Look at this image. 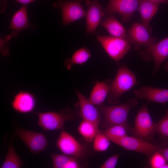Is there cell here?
<instances>
[{"label": "cell", "mask_w": 168, "mask_h": 168, "mask_svg": "<svg viewBox=\"0 0 168 168\" xmlns=\"http://www.w3.org/2000/svg\"><path fill=\"white\" fill-rule=\"evenodd\" d=\"M129 126L118 125L110 127L102 132L110 141L116 144L121 138L127 135V132L132 131Z\"/></svg>", "instance_id": "23"}, {"label": "cell", "mask_w": 168, "mask_h": 168, "mask_svg": "<svg viewBox=\"0 0 168 168\" xmlns=\"http://www.w3.org/2000/svg\"><path fill=\"white\" fill-rule=\"evenodd\" d=\"M158 5L150 0H139L138 9L140 13L142 23L150 28V20L156 14Z\"/></svg>", "instance_id": "20"}, {"label": "cell", "mask_w": 168, "mask_h": 168, "mask_svg": "<svg viewBox=\"0 0 168 168\" xmlns=\"http://www.w3.org/2000/svg\"><path fill=\"white\" fill-rule=\"evenodd\" d=\"M16 1L22 4L23 5H26L37 0H15Z\"/></svg>", "instance_id": "32"}, {"label": "cell", "mask_w": 168, "mask_h": 168, "mask_svg": "<svg viewBox=\"0 0 168 168\" xmlns=\"http://www.w3.org/2000/svg\"><path fill=\"white\" fill-rule=\"evenodd\" d=\"M116 144L126 150L140 153L149 157L162 148L142 139L127 135L120 139Z\"/></svg>", "instance_id": "10"}, {"label": "cell", "mask_w": 168, "mask_h": 168, "mask_svg": "<svg viewBox=\"0 0 168 168\" xmlns=\"http://www.w3.org/2000/svg\"><path fill=\"white\" fill-rule=\"evenodd\" d=\"M11 35H7L3 38H0V52L3 56H8L10 54L8 43L11 40Z\"/></svg>", "instance_id": "29"}, {"label": "cell", "mask_w": 168, "mask_h": 168, "mask_svg": "<svg viewBox=\"0 0 168 168\" xmlns=\"http://www.w3.org/2000/svg\"><path fill=\"white\" fill-rule=\"evenodd\" d=\"M109 80L97 82L94 85L88 99L93 105L100 106L107 97L111 83Z\"/></svg>", "instance_id": "18"}, {"label": "cell", "mask_w": 168, "mask_h": 168, "mask_svg": "<svg viewBox=\"0 0 168 168\" xmlns=\"http://www.w3.org/2000/svg\"><path fill=\"white\" fill-rule=\"evenodd\" d=\"M87 10L86 12V34L93 33L99 24L104 12L97 0L88 1Z\"/></svg>", "instance_id": "14"}, {"label": "cell", "mask_w": 168, "mask_h": 168, "mask_svg": "<svg viewBox=\"0 0 168 168\" xmlns=\"http://www.w3.org/2000/svg\"><path fill=\"white\" fill-rule=\"evenodd\" d=\"M16 135L24 143L30 152L37 154L44 151L48 145L44 134L20 128L15 131Z\"/></svg>", "instance_id": "8"}, {"label": "cell", "mask_w": 168, "mask_h": 168, "mask_svg": "<svg viewBox=\"0 0 168 168\" xmlns=\"http://www.w3.org/2000/svg\"><path fill=\"white\" fill-rule=\"evenodd\" d=\"M135 74L125 66H120L111 83L107 98L110 103L115 105L119 101L121 96L138 83Z\"/></svg>", "instance_id": "2"}, {"label": "cell", "mask_w": 168, "mask_h": 168, "mask_svg": "<svg viewBox=\"0 0 168 168\" xmlns=\"http://www.w3.org/2000/svg\"><path fill=\"white\" fill-rule=\"evenodd\" d=\"M53 7L59 8L62 13V26H65L85 16L86 11L82 5L74 1L58 0Z\"/></svg>", "instance_id": "9"}, {"label": "cell", "mask_w": 168, "mask_h": 168, "mask_svg": "<svg viewBox=\"0 0 168 168\" xmlns=\"http://www.w3.org/2000/svg\"><path fill=\"white\" fill-rule=\"evenodd\" d=\"M133 92L138 99H144L148 102L164 103L168 102V89L143 86Z\"/></svg>", "instance_id": "16"}, {"label": "cell", "mask_w": 168, "mask_h": 168, "mask_svg": "<svg viewBox=\"0 0 168 168\" xmlns=\"http://www.w3.org/2000/svg\"><path fill=\"white\" fill-rule=\"evenodd\" d=\"M166 160L159 151L155 152L150 157L149 164L152 168H161L166 163Z\"/></svg>", "instance_id": "27"}, {"label": "cell", "mask_w": 168, "mask_h": 168, "mask_svg": "<svg viewBox=\"0 0 168 168\" xmlns=\"http://www.w3.org/2000/svg\"><path fill=\"white\" fill-rule=\"evenodd\" d=\"M97 37L107 54L117 63L130 48L131 44L127 39L99 35Z\"/></svg>", "instance_id": "5"}, {"label": "cell", "mask_w": 168, "mask_h": 168, "mask_svg": "<svg viewBox=\"0 0 168 168\" xmlns=\"http://www.w3.org/2000/svg\"><path fill=\"white\" fill-rule=\"evenodd\" d=\"M150 29L142 23H135L127 32V39L137 50L141 47H148L156 43V39L152 37Z\"/></svg>", "instance_id": "7"}, {"label": "cell", "mask_w": 168, "mask_h": 168, "mask_svg": "<svg viewBox=\"0 0 168 168\" xmlns=\"http://www.w3.org/2000/svg\"><path fill=\"white\" fill-rule=\"evenodd\" d=\"M91 56L89 50L83 47L75 51L71 58L67 59L64 65L67 69H71L74 64L82 65L86 63Z\"/></svg>", "instance_id": "22"}, {"label": "cell", "mask_w": 168, "mask_h": 168, "mask_svg": "<svg viewBox=\"0 0 168 168\" xmlns=\"http://www.w3.org/2000/svg\"><path fill=\"white\" fill-rule=\"evenodd\" d=\"M141 54L144 60H149L150 57L153 59V73H156L162 63L168 57V37L146 48Z\"/></svg>", "instance_id": "11"}, {"label": "cell", "mask_w": 168, "mask_h": 168, "mask_svg": "<svg viewBox=\"0 0 168 168\" xmlns=\"http://www.w3.org/2000/svg\"><path fill=\"white\" fill-rule=\"evenodd\" d=\"M164 70L167 72H168V60L165 63L164 66Z\"/></svg>", "instance_id": "34"}, {"label": "cell", "mask_w": 168, "mask_h": 168, "mask_svg": "<svg viewBox=\"0 0 168 168\" xmlns=\"http://www.w3.org/2000/svg\"><path fill=\"white\" fill-rule=\"evenodd\" d=\"M36 100L32 94L26 91H21L14 96L12 106L15 111L21 113H30L35 109Z\"/></svg>", "instance_id": "17"}, {"label": "cell", "mask_w": 168, "mask_h": 168, "mask_svg": "<svg viewBox=\"0 0 168 168\" xmlns=\"http://www.w3.org/2000/svg\"><path fill=\"white\" fill-rule=\"evenodd\" d=\"M156 132L163 137H168V110L166 115L156 124Z\"/></svg>", "instance_id": "28"}, {"label": "cell", "mask_w": 168, "mask_h": 168, "mask_svg": "<svg viewBox=\"0 0 168 168\" xmlns=\"http://www.w3.org/2000/svg\"><path fill=\"white\" fill-rule=\"evenodd\" d=\"M137 100L132 98L125 103L116 105L107 106L102 105L97 107L103 116L101 127L105 129L115 125L128 126V115L130 110L136 106Z\"/></svg>", "instance_id": "1"}, {"label": "cell", "mask_w": 168, "mask_h": 168, "mask_svg": "<svg viewBox=\"0 0 168 168\" xmlns=\"http://www.w3.org/2000/svg\"><path fill=\"white\" fill-rule=\"evenodd\" d=\"M75 92L78 100L79 115L83 120L93 123L99 126L100 113L85 96L77 90Z\"/></svg>", "instance_id": "13"}, {"label": "cell", "mask_w": 168, "mask_h": 168, "mask_svg": "<svg viewBox=\"0 0 168 168\" xmlns=\"http://www.w3.org/2000/svg\"><path fill=\"white\" fill-rule=\"evenodd\" d=\"M139 0H110L104 12L109 15L117 13L120 15L124 21H127L138 9Z\"/></svg>", "instance_id": "12"}, {"label": "cell", "mask_w": 168, "mask_h": 168, "mask_svg": "<svg viewBox=\"0 0 168 168\" xmlns=\"http://www.w3.org/2000/svg\"><path fill=\"white\" fill-rule=\"evenodd\" d=\"M56 146L63 153L79 159L85 157L87 149L72 135L62 130L56 141Z\"/></svg>", "instance_id": "6"}, {"label": "cell", "mask_w": 168, "mask_h": 168, "mask_svg": "<svg viewBox=\"0 0 168 168\" xmlns=\"http://www.w3.org/2000/svg\"><path fill=\"white\" fill-rule=\"evenodd\" d=\"M161 168H168V163H166L162 166Z\"/></svg>", "instance_id": "35"}, {"label": "cell", "mask_w": 168, "mask_h": 168, "mask_svg": "<svg viewBox=\"0 0 168 168\" xmlns=\"http://www.w3.org/2000/svg\"><path fill=\"white\" fill-rule=\"evenodd\" d=\"M38 125L45 131L63 129L65 122L74 119L72 110L64 109L59 112L48 111L38 113Z\"/></svg>", "instance_id": "4"}, {"label": "cell", "mask_w": 168, "mask_h": 168, "mask_svg": "<svg viewBox=\"0 0 168 168\" xmlns=\"http://www.w3.org/2000/svg\"><path fill=\"white\" fill-rule=\"evenodd\" d=\"M35 28V25L29 23L26 6L23 5L12 16L9 30H11V36L16 37L23 30L29 29H34Z\"/></svg>", "instance_id": "15"}, {"label": "cell", "mask_w": 168, "mask_h": 168, "mask_svg": "<svg viewBox=\"0 0 168 168\" xmlns=\"http://www.w3.org/2000/svg\"><path fill=\"white\" fill-rule=\"evenodd\" d=\"M54 168H79L78 159L64 154H50Z\"/></svg>", "instance_id": "19"}, {"label": "cell", "mask_w": 168, "mask_h": 168, "mask_svg": "<svg viewBox=\"0 0 168 168\" xmlns=\"http://www.w3.org/2000/svg\"><path fill=\"white\" fill-rule=\"evenodd\" d=\"M119 155L116 154L109 158L101 166L100 168H114L117 164Z\"/></svg>", "instance_id": "30"}, {"label": "cell", "mask_w": 168, "mask_h": 168, "mask_svg": "<svg viewBox=\"0 0 168 168\" xmlns=\"http://www.w3.org/2000/svg\"><path fill=\"white\" fill-rule=\"evenodd\" d=\"M156 124L153 122L146 104L138 113L135 119L132 136L148 141L152 139L156 132Z\"/></svg>", "instance_id": "3"}, {"label": "cell", "mask_w": 168, "mask_h": 168, "mask_svg": "<svg viewBox=\"0 0 168 168\" xmlns=\"http://www.w3.org/2000/svg\"><path fill=\"white\" fill-rule=\"evenodd\" d=\"M98 128V126L94 123L83 120L79 124L78 131L86 141L91 142L93 141L99 130Z\"/></svg>", "instance_id": "24"}, {"label": "cell", "mask_w": 168, "mask_h": 168, "mask_svg": "<svg viewBox=\"0 0 168 168\" xmlns=\"http://www.w3.org/2000/svg\"><path fill=\"white\" fill-rule=\"evenodd\" d=\"M111 36L127 39L125 29L114 16L108 17L101 23Z\"/></svg>", "instance_id": "21"}, {"label": "cell", "mask_w": 168, "mask_h": 168, "mask_svg": "<svg viewBox=\"0 0 168 168\" xmlns=\"http://www.w3.org/2000/svg\"><path fill=\"white\" fill-rule=\"evenodd\" d=\"M150 1L159 5L161 3H168V0H150Z\"/></svg>", "instance_id": "33"}, {"label": "cell", "mask_w": 168, "mask_h": 168, "mask_svg": "<svg viewBox=\"0 0 168 168\" xmlns=\"http://www.w3.org/2000/svg\"><path fill=\"white\" fill-rule=\"evenodd\" d=\"M23 162L15 151L12 142L10 144L4 160L0 168H20Z\"/></svg>", "instance_id": "25"}, {"label": "cell", "mask_w": 168, "mask_h": 168, "mask_svg": "<svg viewBox=\"0 0 168 168\" xmlns=\"http://www.w3.org/2000/svg\"><path fill=\"white\" fill-rule=\"evenodd\" d=\"M110 145V140L102 132L98 131L93 140V148L98 152L106 151Z\"/></svg>", "instance_id": "26"}, {"label": "cell", "mask_w": 168, "mask_h": 168, "mask_svg": "<svg viewBox=\"0 0 168 168\" xmlns=\"http://www.w3.org/2000/svg\"><path fill=\"white\" fill-rule=\"evenodd\" d=\"M159 151L163 155L166 161H168V148H161Z\"/></svg>", "instance_id": "31"}]
</instances>
